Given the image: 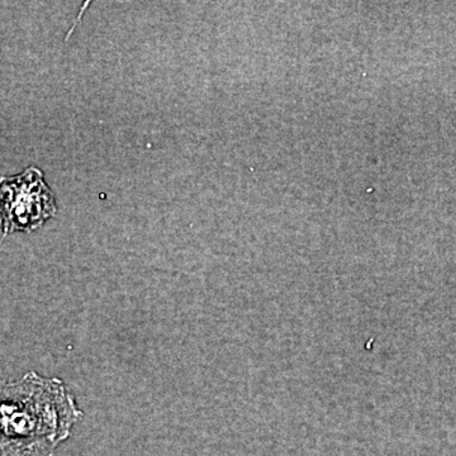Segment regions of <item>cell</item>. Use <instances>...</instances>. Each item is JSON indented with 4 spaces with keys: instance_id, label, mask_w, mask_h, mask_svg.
<instances>
[{
    "instance_id": "1",
    "label": "cell",
    "mask_w": 456,
    "mask_h": 456,
    "mask_svg": "<svg viewBox=\"0 0 456 456\" xmlns=\"http://www.w3.org/2000/svg\"><path fill=\"white\" fill-rule=\"evenodd\" d=\"M82 417L57 378L29 371L0 382V456H53Z\"/></svg>"
},
{
    "instance_id": "2",
    "label": "cell",
    "mask_w": 456,
    "mask_h": 456,
    "mask_svg": "<svg viewBox=\"0 0 456 456\" xmlns=\"http://www.w3.org/2000/svg\"><path fill=\"white\" fill-rule=\"evenodd\" d=\"M55 196L37 167L0 178L2 240L13 232H32L56 215Z\"/></svg>"
}]
</instances>
